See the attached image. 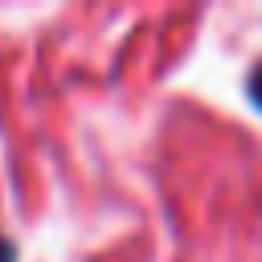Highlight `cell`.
I'll list each match as a JSON object with an SVG mask.
<instances>
[{"instance_id":"obj_1","label":"cell","mask_w":262,"mask_h":262,"mask_svg":"<svg viewBox=\"0 0 262 262\" xmlns=\"http://www.w3.org/2000/svg\"><path fill=\"white\" fill-rule=\"evenodd\" d=\"M246 98H250L254 111H262V57L246 70Z\"/></svg>"},{"instance_id":"obj_2","label":"cell","mask_w":262,"mask_h":262,"mask_svg":"<svg viewBox=\"0 0 262 262\" xmlns=\"http://www.w3.org/2000/svg\"><path fill=\"white\" fill-rule=\"evenodd\" d=\"M20 258V250H16V242L8 237V233H0V262H16Z\"/></svg>"}]
</instances>
